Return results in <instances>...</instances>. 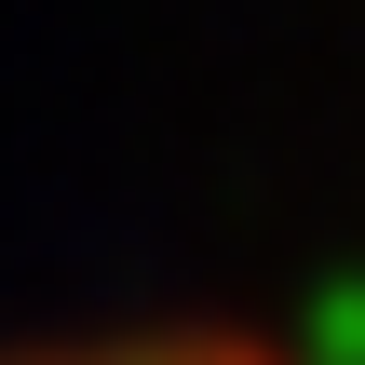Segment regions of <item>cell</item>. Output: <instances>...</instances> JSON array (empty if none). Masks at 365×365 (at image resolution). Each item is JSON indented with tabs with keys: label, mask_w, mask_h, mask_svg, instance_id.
Listing matches in <instances>:
<instances>
[{
	"label": "cell",
	"mask_w": 365,
	"mask_h": 365,
	"mask_svg": "<svg viewBox=\"0 0 365 365\" xmlns=\"http://www.w3.org/2000/svg\"><path fill=\"white\" fill-rule=\"evenodd\" d=\"M0 365H284V352H257V339H203V325H149V339H68V352H0Z\"/></svg>",
	"instance_id": "6da1fadb"
}]
</instances>
